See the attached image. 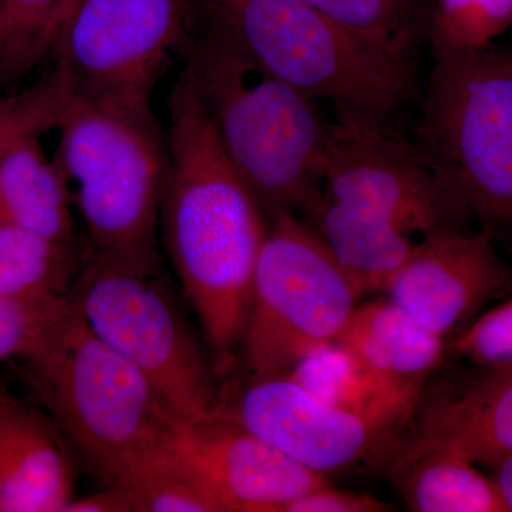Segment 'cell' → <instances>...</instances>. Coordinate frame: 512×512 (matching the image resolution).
<instances>
[{"label":"cell","instance_id":"obj_1","mask_svg":"<svg viewBox=\"0 0 512 512\" xmlns=\"http://www.w3.org/2000/svg\"><path fill=\"white\" fill-rule=\"evenodd\" d=\"M161 237L212 353L225 372L247 320L269 217L222 146L190 73L170 96Z\"/></svg>","mask_w":512,"mask_h":512},{"label":"cell","instance_id":"obj_2","mask_svg":"<svg viewBox=\"0 0 512 512\" xmlns=\"http://www.w3.org/2000/svg\"><path fill=\"white\" fill-rule=\"evenodd\" d=\"M22 362L37 403L104 488L128 490L170 454L180 420L150 380L90 329L77 302Z\"/></svg>","mask_w":512,"mask_h":512},{"label":"cell","instance_id":"obj_3","mask_svg":"<svg viewBox=\"0 0 512 512\" xmlns=\"http://www.w3.org/2000/svg\"><path fill=\"white\" fill-rule=\"evenodd\" d=\"M185 70L268 217L296 208L311 214L330 131L315 101L266 72L208 15L192 36Z\"/></svg>","mask_w":512,"mask_h":512},{"label":"cell","instance_id":"obj_4","mask_svg":"<svg viewBox=\"0 0 512 512\" xmlns=\"http://www.w3.org/2000/svg\"><path fill=\"white\" fill-rule=\"evenodd\" d=\"M53 160L69 184L87 234V254L138 274L160 269L167 131L150 111L74 97Z\"/></svg>","mask_w":512,"mask_h":512},{"label":"cell","instance_id":"obj_5","mask_svg":"<svg viewBox=\"0 0 512 512\" xmlns=\"http://www.w3.org/2000/svg\"><path fill=\"white\" fill-rule=\"evenodd\" d=\"M255 63L309 100L335 106L338 120L387 127L413 84L399 62L303 0H202Z\"/></svg>","mask_w":512,"mask_h":512},{"label":"cell","instance_id":"obj_6","mask_svg":"<svg viewBox=\"0 0 512 512\" xmlns=\"http://www.w3.org/2000/svg\"><path fill=\"white\" fill-rule=\"evenodd\" d=\"M419 146L481 227L512 235V46L471 49L430 32Z\"/></svg>","mask_w":512,"mask_h":512},{"label":"cell","instance_id":"obj_7","mask_svg":"<svg viewBox=\"0 0 512 512\" xmlns=\"http://www.w3.org/2000/svg\"><path fill=\"white\" fill-rule=\"evenodd\" d=\"M357 299L318 232L292 211L272 214L241 339L252 380L284 376L303 357L336 342Z\"/></svg>","mask_w":512,"mask_h":512},{"label":"cell","instance_id":"obj_8","mask_svg":"<svg viewBox=\"0 0 512 512\" xmlns=\"http://www.w3.org/2000/svg\"><path fill=\"white\" fill-rule=\"evenodd\" d=\"M77 288V306L90 329L150 380L178 420L220 412L214 369L157 275L86 252Z\"/></svg>","mask_w":512,"mask_h":512},{"label":"cell","instance_id":"obj_9","mask_svg":"<svg viewBox=\"0 0 512 512\" xmlns=\"http://www.w3.org/2000/svg\"><path fill=\"white\" fill-rule=\"evenodd\" d=\"M197 26L191 0H79L50 53L79 99L150 111L157 80Z\"/></svg>","mask_w":512,"mask_h":512},{"label":"cell","instance_id":"obj_10","mask_svg":"<svg viewBox=\"0 0 512 512\" xmlns=\"http://www.w3.org/2000/svg\"><path fill=\"white\" fill-rule=\"evenodd\" d=\"M320 195L372 212L412 238L467 229L474 218L419 144L352 121L330 126Z\"/></svg>","mask_w":512,"mask_h":512},{"label":"cell","instance_id":"obj_11","mask_svg":"<svg viewBox=\"0 0 512 512\" xmlns=\"http://www.w3.org/2000/svg\"><path fill=\"white\" fill-rule=\"evenodd\" d=\"M170 458L214 512H281L328 483L221 413L180 421Z\"/></svg>","mask_w":512,"mask_h":512},{"label":"cell","instance_id":"obj_12","mask_svg":"<svg viewBox=\"0 0 512 512\" xmlns=\"http://www.w3.org/2000/svg\"><path fill=\"white\" fill-rule=\"evenodd\" d=\"M218 413L322 476L380 460L396 448L397 431L322 402L286 375L254 379L234 406Z\"/></svg>","mask_w":512,"mask_h":512},{"label":"cell","instance_id":"obj_13","mask_svg":"<svg viewBox=\"0 0 512 512\" xmlns=\"http://www.w3.org/2000/svg\"><path fill=\"white\" fill-rule=\"evenodd\" d=\"M493 238L484 227L423 238L383 292L437 335L458 333L488 302L512 293V266Z\"/></svg>","mask_w":512,"mask_h":512},{"label":"cell","instance_id":"obj_14","mask_svg":"<svg viewBox=\"0 0 512 512\" xmlns=\"http://www.w3.org/2000/svg\"><path fill=\"white\" fill-rule=\"evenodd\" d=\"M410 446L436 448L494 468L512 457V370L440 384L423 393Z\"/></svg>","mask_w":512,"mask_h":512},{"label":"cell","instance_id":"obj_15","mask_svg":"<svg viewBox=\"0 0 512 512\" xmlns=\"http://www.w3.org/2000/svg\"><path fill=\"white\" fill-rule=\"evenodd\" d=\"M69 448L42 407L0 386V512H63L74 497Z\"/></svg>","mask_w":512,"mask_h":512},{"label":"cell","instance_id":"obj_16","mask_svg":"<svg viewBox=\"0 0 512 512\" xmlns=\"http://www.w3.org/2000/svg\"><path fill=\"white\" fill-rule=\"evenodd\" d=\"M286 376L322 402L397 433L412 421L424 393L380 375L338 342L303 357Z\"/></svg>","mask_w":512,"mask_h":512},{"label":"cell","instance_id":"obj_17","mask_svg":"<svg viewBox=\"0 0 512 512\" xmlns=\"http://www.w3.org/2000/svg\"><path fill=\"white\" fill-rule=\"evenodd\" d=\"M336 342L380 375L417 390H424L446 352L443 336L390 299L355 308Z\"/></svg>","mask_w":512,"mask_h":512},{"label":"cell","instance_id":"obj_18","mask_svg":"<svg viewBox=\"0 0 512 512\" xmlns=\"http://www.w3.org/2000/svg\"><path fill=\"white\" fill-rule=\"evenodd\" d=\"M316 232L342 266L357 296L383 292L419 241L392 222L320 195L311 212Z\"/></svg>","mask_w":512,"mask_h":512},{"label":"cell","instance_id":"obj_19","mask_svg":"<svg viewBox=\"0 0 512 512\" xmlns=\"http://www.w3.org/2000/svg\"><path fill=\"white\" fill-rule=\"evenodd\" d=\"M0 228H16L73 244L72 192L40 140L0 163Z\"/></svg>","mask_w":512,"mask_h":512},{"label":"cell","instance_id":"obj_20","mask_svg":"<svg viewBox=\"0 0 512 512\" xmlns=\"http://www.w3.org/2000/svg\"><path fill=\"white\" fill-rule=\"evenodd\" d=\"M393 473L404 501L416 512H508L493 477L448 451L397 448Z\"/></svg>","mask_w":512,"mask_h":512},{"label":"cell","instance_id":"obj_21","mask_svg":"<svg viewBox=\"0 0 512 512\" xmlns=\"http://www.w3.org/2000/svg\"><path fill=\"white\" fill-rule=\"evenodd\" d=\"M399 62L413 64L429 42L434 0H303Z\"/></svg>","mask_w":512,"mask_h":512},{"label":"cell","instance_id":"obj_22","mask_svg":"<svg viewBox=\"0 0 512 512\" xmlns=\"http://www.w3.org/2000/svg\"><path fill=\"white\" fill-rule=\"evenodd\" d=\"M77 265L73 244L0 228V296L69 292Z\"/></svg>","mask_w":512,"mask_h":512},{"label":"cell","instance_id":"obj_23","mask_svg":"<svg viewBox=\"0 0 512 512\" xmlns=\"http://www.w3.org/2000/svg\"><path fill=\"white\" fill-rule=\"evenodd\" d=\"M74 97L69 76L56 64L37 82L0 100V163L18 148L59 127Z\"/></svg>","mask_w":512,"mask_h":512},{"label":"cell","instance_id":"obj_24","mask_svg":"<svg viewBox=\"0 0 512 512\" xmlns=\"http://www.w3.org/2000/svg\"><path fill=\"white\" fill-rule=\"evenodd\" d=\"M74 308L70 292L0 296V363L28 359Z\"/></svg>","mask_w":512,"mask_h":512},{"label":"cell","instance_id":"obj_25","mask_svg":"<svg viewBox=\"0 0 512 512\" xmlns=\"http://www.w3.org/2000/svg\"><path fill=\"white\" fill-rule=\"evenodd\" d=\"M64 0H0L3 77L25 76L52 52Z\"/></svg>","mask_w":512,"mask_h":512},{"label":"cell","instance_id":"obj_26","mask_svg":"<svg viewBox=\"0 0 512 512\" xmlns=\"http://www.w3.org/2000/svg\"><path fill=\"white\" fill-rule=\"evenodd\" d=\"M512 28V0H434L430 32L453 45L481 49Z\"/></svg>","mask_w":512,"mask_h":512},{"label":"cell","instance_id":"obj_27","mask_svg":"<svg viewBox=\"0 0 512 512\" xmlns=\"http://www.w3.org/2000/svg\"><path fill=\"white\" fill-rule=\"evenodd\" d=\"M451 350L483 369L512 367V296L460 330Z\"/></svg>","mask_w":512,"mask_h":512},{"label":"cell","instance_id":"obj_28","mask_svg":"<svg viewBox=\"0 0 512 512\" xmlns=\"http://www.w3.org/2000/svg\"><path fill=\"white\" fill-rule=\"evenodd\" d=\"M126 493L134 512H214L200 491L171 461L151 467Z\"/></svg>","mask_w":512,"mask_h":512},{"label":"cell","instance_id":"obj_29","mask_svg":"<svg viewBox=\"0 0 512 512\" xmlns=\"http://www.w3.org/2000/svg\"><path fill=\"white\" fill-rule=\"evenodd\" d=\"M390 507L365 493L336 490L328 483L293 498L281 512H382Z\"/></svg>","mask_w":512,"mask_h":512},{"label":"cell","instance_id":"obj_30","mask_svg":"<svg viewBox=\"0 0 512 512\" xmlns=\"http://www.w3.org/2000/svg\"><path fill=\"white\" fill-rule=\"evenodd\" d=\"M63 512H134V505L126 491L103 487L99 493L73 497Z\"/></svg>","mask_w":512,"mask_h":512},{"label":"cell","instance_id":"obj_31","mask_svg":"<svg viewBox=\"0 0 512 512\" xmlns=\"http://www.w3.org/2000/svg\"><path fill=\"white\" fill-rule=\"evenodd\" d=\"M493 478L498 490L503 495L508 512L512 511V457L494 468Z\"/></svg>","mask_w":512,"mask_h":512},{"label":"cell","instance_id":"obj_32","mask_svg":"<svg viewBox=\"0 0 512 512\" xmlns=\"http://www.w3.org/2000/svg\"><path fill=\"white\" fill-rule=\"evenodd\" d=\"M77 2H79V0H64L62 12H60L59 16V23H57V29H59L60 23L63 22V19L67 16V13H69L70 10L73 9V6L76 5Z\"/></svg>","mask_w":512,"mask_h":512},{"label":"cell","instance_id":"obj_33","mask_svg":"<svg viewBox=\"0 0 512 512\" xmlns=\"http://www.w3.org/2000/svg\"><path fill=\"white\" fill-rule=\"evenodd\" d=\"M0 77L3 79V26L0 20Z\"/></svg>","mask_w":512,"mask_h":512},{"label":"cell","instance_id":"obj_34","mask_svg":"<svg viewBox=\"0 0 512 512\" xmlns=\"http://www.w3.org/2000/svg\"><path fill=\"white\" fill-rule=\"evenodd\" d=\"M507 369H511L512 370V367H507Z\"/></svg>","mask_w":512,"mask_h":512},{"label":"cell","instance_id":"obj_35","mask_svg":"<svg viewBox=\"0 0 512 512\" xmlns=\"http://www.w3.org/2000/svg\"><path fill=\"white\" fill-rule=\"evenodd\" d=\"M0 80H2V77H0Z\"/></svg>","mask_w":512,"mask_h":512}]
</instances>
